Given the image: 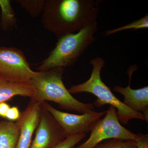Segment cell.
<instances>
[{
    "mask_svg": "<svg viewBox=\"0 0 148 148\" xmlns=\"http://www.w3.org/2000/svg\"><path fill=\"white\" fill-rule=\"evenodd\" d=\"M99 2L94 0H46L41 14L45 29L59 39L97 21Z\"/></svg>",
    "mask_w": 148,
    "mask_h": 148,
    "instance_id": "cell-1",
    "label": "cell"
},
{
    "mask_svg": "<svg viewBox=\"0 0 148 148\" xmlns=\"http://www.w3.org/2000/svg\"><path fill=\"white\" fill-rule=\"evenodd\" d=\"M64 68H53L45 71H38L31 82L36 94L33 100L43 103L50 101L57 103L63 110L81 114L94 111L95 106L85 103L74 98L66 88L63 81Z\"/></svg>",
    "mask_w": 148,
    "mask_h": 148,
    "instance_id": "cell-2",
    "label": "cell"
},
{
    "mask_svg": "<svg viewBox=\"0 0 148 148\" xmlns=\"http://www.w3.org/2000/svg\"><path fill=\"white\" fill-rule=\"evenodd\" d=\"M90 64L92 65V70L89 79L80 84L72 86L69 88V92L71 94L87 92L95 95L97 99L92 104L98 108H102L106 105L113 106L116 109L119 120L123 124H127L132 119L148 122L143 114L135 112L125 106L103 82L101 71L106 64L104 59L101 57H96L90 61Z\"/></svg>",
    "mask_w": 148,
    "mask_h": 148,
    "instance_id": "cell-3",
    "label": "cell"
},
{
    "mask_svg": "<svg viewBox=\"0 0 148 148\" xmlns=\"http://www.w3.org/2000/svg\"><path fill=\"white\" fill-rule=\"evenodd\" d=\"M97 26L96 21L77 33L69 34L59 38L55 48L37 70L38 71H45L53 68L73 66L95 40L94 34L98 30Z\"/></svg>",
    "mask_w": 148,
    "mask_h": 148,
    "instance_id": "cell-4",
    "label": "cell"
},
{
    "mask_svg": "<svg viewBox=\"0 0 148 148\" xmlns=\"http://www.w3.org/2000/svg\"><path fill=\"white\" fill-rule=\"evenodd\" d=\"M137 134L126 129L120 124L115 107L110 106L105 116L94 125L90 137L84 143L73 148H93L103 141L117 139L135 140Z\"/></svg>",
    "mask_w": 148,
    "mask_h": 148,
    "instance_id": "cell-5",
    "label": "cell"
},
{
    "mask_svg": "<svg viewBox=\"0 0 148 148\" xmlns=\"http://www.w3.org/2000/svg\"><path fill=\"white\" fill-rule=\"evenodd\" d=\"M36 73L31 69L22 50L0 47V75L3 77L14 82H31Z\"/></svg>",
    "mask_w": 148,
    "mask_h": 148,
    "instance_id": "cell-6",
    "label": "cell"
},
{
    "mask_svg": "<svg viewBox=\"0 0 148 148\" xmlns=\"http://www.w3.org/2000/svg\"><path fill=\"white\" fill-rule=\"evenodd\" d=\"M42 107L51 114L61 126L66 138L91 131L96 123L106 114V111H95L80 115L69 113L58 110L46 102L42 103Z\"/></svg>",
    "mask_w": 148,
    "mask_h": 148,
    "instance_id": "cell-7",
    "label": "cell"
},
{
    "mask_svg": "<svg viewBox=\"0 0 148 148\" xmlns=\"http://www.w3.org/2000/svg\"><path fill=\"white\" fill-rule=\"evenodd\" d=\"M66 138L61 126L51 114L42 107L30 148H52Z\"/></svg>",
    "mask_w": 148,
    "mask_h": 148,
    "instance_id": "cell-8",
    "label": "cell"
},
{
    "mask_svg": "<svg viewBox=\"0 0 148 148\" xmlns=\"http://www.w3.org/2000/svg\"><path fill=\"white\" fill-rule=\"evenodd\" d=\"M42 103L32 99L16 122L19 133L16 148H30L32 138L39 121Z\"/></svg>",
    "mask_w": 148,
    "mask_h": 148,
    "instance_id": "cell-9",
    "label": "cell"
},
{
    "mask_svg": "<svg viewBox=\"0 0 148 148\" xmlns=\"http://www.w3.org/2000/svg\"><path fill=\"white\" fill-rule=\"evenodd\" d=\"M136 65H132L127 70L129 75V83L125 87L117 86L114 87L113 91L123 95V103L131 110L143 114L148 121V86L137 89L131 88V78L133 72L137 69Z\"/></svg>",
    "mask_w": 148,
    "mask_h": 148,
    "instance_id": "cell-10",
    "label": "cell"
},
{
    "mask_svg": "<svg viewBox=\"0 0 148 148\" xmlns=\"http://www.w3.org/2000/svg\"><path fill=\"white\" fill-rule=\"evenodd\" d=\"M36 94V91L31 82H14L0 75V103L9 101L17 95L33 99Z\"/></svg>",
    "mask_w": 148,
    "mask_h": 148,
    "instance_id": "cell-11",
    "label": "cell"
},
{
    "mask_svg": "<svg viewBox=\"0 0 148 148\" xmlns=\"http://www.w3.org/2000/svg\"><path fill=\"white\" fill-rule=\"evenodd\" d=\"M19 133L17 122H0V148H16Z\"/></svg>",
    "mask_w": 148,
    "mask_h": 148,
    "instance_id": "cell-12",
    "label": "cell"
},
{
    "mask_svg": "<svg viewBox=\"0 0 148 148\" xmlns=\"http://www.w3.org/2000/svg\"><path fill=\"white\" fill-rule=\"evenodd\" d=\"M1 14L0 28L3 31H8L16 26L15 12L10 0H0Z\"/></svg>",
    "mask_w": 148,
    "mask_h": 148,
    "instance_id": "cell-13",
    "label": "cell"
},
{
    "mask_svg": "<svg viewBox=\"0 0 148 148\" xmlns=\"http://www.w3.org/2000/svg\"><path fill=\"white\" fill-rule=\"evenodd\" d=\"M15 1L31 16L36 17L41 15L46 0H16Z\"/></svg>",
    "mask_w": 148,
    "mask_h": 148,
    "instance_id": "cell-14",
    "label": "cell"
},
{
    "mask_svg": "<svg viewBox=\"0 0 148 148\" xmlns=\"http://www.w3.org/2000/svg\"><path fill=\"white\" fill-rule=\"evenodd\" d=\"M93 148H138L134 140L114 139L106 140Z\"/></svg>",
    "mask_w": 148,
    "mask_h": 148,
    "instance_id": "cell-15",
    "label": "cell"
},
{
    "mask_svg": "<svg viewBox=\"0 0 148 148\" xmlns=\"http://www.w3.org/2000/svg\"><path fill=\"white\" fill-rule=\"evenodd\" d=\"M148 14H147L143 18L133 21L130 24H126L125 26L116 28V29L106 31L105 32V36H109V35H112L113 34L118 33V32L124 31V30H129V29L136 30H138V29H148Z\"/></svg>",
    "mask_w": 148,
    "mask_h": 148,
    "instance_id": "cell-16",
    "label": "cell"
},
{
    "mask_svg": "<svg viewBox=\"0 0 148 148\" xmlns=\"http://www.w3.org/2000/svg\"><path fill=\"white\" fill-rule=\"evenodd\" d=\"M85 133H81L69 136L65 138L52 148H73L76 145L84 139Z\"/></svg>",
    "mask_w": 148,
    "mask_h": 148,
    "instance_id": "cell-17",
    "label": "cell"
},
{
    "mask_svg": "<svg viewBox=\"0 0 148 148\" xmlns=\"http://www.w3.org/2000/svg\"><path fill=\"white\" fill-rule=\"evenodd\" d=\"M20 114H21L20 113L18 107L14 106L11 108L10 107L8 110L5 118L10 121L13 122L18 120L20 116Z\"/></svg>",
    "mask_w": 148,
    "mask_h": 148,
    "instance_id": "cell-18",
    "label": "cell"
},
{
    "mask_svg": "<svg viewBox=\"0 0 148 148\" xmlns=\"http://www.w3.org/2000/svg\"><path fill=\"white\" fill-rule=\"evenodd\" d=\"M135 141L137 143L138 148H148V135L142 133L137 134Z\"/></svg>",
    "mask_w": 148,
    "mask_h": 148,
    "instance_id": "cell-19",
    "label": "cell"
},
{
    "mask_svg": "<svg viewBox=\"0 0 148 148\" xmlns=\"http://www.w3.org/2000/svg\"><path fill=\"white\" fill-rule=\"evenodd\" d=\"M10 108L9 105L5 102L0 103V116L5 118L7 113Z\"/></svg>",
    "mask_w": 148,
    "mask_h": 148,
    "instance_id": "cell-20",
    "label": "cell"
},
{
    "mask_svg": "<svg viewBox=\"0 0 148 148\" xmlns=\"http://www.w3.org/2000/svg\"><path fill=\"white\" fill-rule=\"evenodd\" d=\"M73 148H74V147H73Z\"/></svg>",
    "mask_w": 148,
    "mask_h": 148,
    "instance_id": "cell-21",
    "label": "cell"
}]
</instances>
